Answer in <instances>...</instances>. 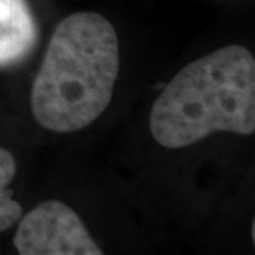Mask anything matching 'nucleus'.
I'll return each instance as SVG.
<instances>
[{
	"label": "nucleus",
	"mask_w": 255,
	"mask_h": 255,
	"mask_svg": "<svg viewBox=\"0 0 255 255\" xmlns=\"http://www.w3.org/2000/svg\"><path fill=\"white\" fill-rule=\"evenodd\" d=\"M118 73L112 24L98 13H74L55 28L33 84L34 118L60 133L91 125L110 105Z\"/></svg>",
	"instance_id": "1"
},
{
	"label": "nucleus",
	"mask_w": 255,
	"mask_h": 255,
	"mask_svg": "<svg viewBox=\"0 0 255 255\" xmlns=\"http://www.w3.org/2000/svg\"><path fill=\"white\" fill-rule=\"evenodd\" d=\"M36 21L26 0H0V65L16 63L31 50Z\"/></svg>",
	"instance_id": "4"
},
{
	"label": "nucleus",
	"mask_w": 255,
	"mask_h": 255,
	"mask_svg": "<svg viewBox=\"0 0 255 255\" xmlns=\"http://www.w3.org/2000/svg\"><path fill=\"white\" fill-rule=\"evenodd\" d=\"M14 247L21 255H101L80 216L61 201L38 204L20 221Z\"/></svg>",
	"instance_id": "3"
},
{
	"label": "nucleus",
	"mask_w": 255,
	"mask_h": 255,
	"mask_svg": "<svg viewBox=\"0 0 255 255\" xmlns=\"http://www.w3.org/2000/svg\"><path fill=\"white\" fill-rule=\"evenodd\" d=\"M149 125L157 143L177 149L211 132L255 130V60L226 46L182 68L156 100Z\"/></svg>",
	"instance_id": "2"
},
{
	"label": "nucleus",
	"mask_w": 255,
	"mask_h": 255,
	"mask_svg": "<svg viewBox=\"0 0 255 255\" xmlns=\"http://www.w3.org/2000/svg\"><path fill=\"white\" fill-rule=\"evenodd\" d=\"M16 173L14 157L9 150L0 147V231L10 228L21 217L20 203L13 200L7 189Z\"/></svg>",
	"instance_id": "5"
}]
</instances>
